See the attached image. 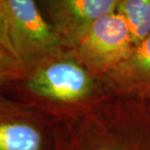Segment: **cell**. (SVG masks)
<instances>
[{"mask_svg":"<svg viewBox=\"0 0 150 150\" xmlns=\"http://www.w3.org/2000/svg\"><path fill=\"white\" fill-rule=\"evenodd\" d=\"M19 81L29 97L62 105L85 100L95 89L93 75L69 51L28 68Z\"/></svg>","mask_w":150,"mask_h":150,"instance_id":"1","label":"cell"},{"mask_svg":"<svg viewBox=\"0 0 150 150\" xmlns=\"http://www.w3.org/2000/svg\"><path fill=\"white\" fill-rule=\"evenodd\" d=\"M9 35L25 71L65 52L64 42L33 0H3Z\"/></svg>","mask_w":150,"mask_h":150,"instance_id":"2","label":"cell"},{"mask_svg":"<svg viewBox=\"0 0 150 150\" xmlns=\"http://www.w3.org/2000/svg\"><path fill=\"white\" fill-rule=\"evenodd\" d=\"M134 47L126 21L114 12L98 20L68 51L91 74H108Z\"/></svg>","mask_w":150,"mask_h":150,"instance_id":"3","label":"cell"},{"mask_svg":"<svg viewBox=\"0 0 150 150\" xmlns=\"http://www.w3.org/2000/svg\"><path fill=\"white\" fill-rule=\"evenodd\" d=\"M116 0H50L44 1L51 25L70 49L100 18L114 13Z\"/></svg>","mask_w":150,"mask_h":150,"instance_id":"4","label":"cell"},{"mask_svg":"<svg viewBox=\"0 0 150 150\" xmlns=\"http://www.w3.org/2000/svg\"><path fill=\"white\" fill-rule=\"evenodd\" d=\"M43 144V132L31 110L0 98V150H42Z\"/></svg>","mask_w":150,"mask_h":150,"instance_id":"5","label":"cell"},{"mask_svg":"<svg viewBox=\"0 0 150 150\" xmlns=\"http://www.w3.org/2000/svg\"><path fill=\"white\" fill-rule=\"evenodd\" d=\"M107 76L117 90L150 97V34Z\"/></svg>","mask_w":150,"mask_h":150,"instance_id":"6","label":"cell"},{"mask_svg":"<svg viewBox=\"0 0 150 150\" xmlns=\"http://www.w3.org/2000/svg\"><path fill=\"white\" fill-rule=\"evenodd\" d=\"M116 12L126 21L136 46L150 34V0H122Z\"/></svg>","mask_w":150,"mask_h":150,"instance_id":"7","label":"cell"},{"mask_svg":"<svg viewBox=\"0 0 150 150\" xmlns=\"http://www.w3.org/2000/svg\"><path fill=\"white\" fill-rule=\"evenodd\" d=\"M0 57L13 62L25 70L11 42L3 0H0Z\"/></svg>","mask_w":150,"mask_h":150,"instance_id":"8","label":"cell"},{"mask_svg":"<svg viewBox=\"0 0 150 150\" xmlns=\"http://www.w3.org/2000/svg\"><path fill=\"white\" fill-rule=\"evenodd\" d=\"M23 73V68L0 57V90L10 82H18Z\"/></svg>","mask_w":150,"mask_h":150,"instance_id":"9","label":"cell"}]
</instances>
